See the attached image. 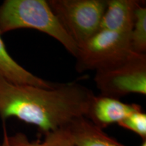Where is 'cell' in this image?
<instances>
[{"label":"cell","instance_id":"1","mask_svg":"<svg viewBox=\"0 0 146 146\" xmlns=\"http://www.w3.org/2000/svg\"><path fill=\"white\" fill-rule=\"evenodd\" d=\"M94 96L76 82L44 88L10 83L0 75V117L18 118L36 126L43 135L85 116Z\"/></svg>","mask_w":146,"mask_h":146},{"label":"cell","instance_id":"2","mask_svg":"<svg viewBox=\"0 0 146 146\" xmlns=\"http://www.w3.org/2000/svg\"><path fill=\"white\" fill-rule=\"evenodd\" d=\"M31 29L59 41L76 57L78 45L62 26L46 0H5L0 5V33Z\"/></svg>","mask_w":146,"mask_h":146},{"label":"cell","instance_id":"3","mask_svg":"<svg viewBox=\"0 0 146 146\" xmlns=\"http://www.w3.org/2000/svg\"><path fill=\"white\" fill-rule=\"evenodd\" d=\"M133 53L130 35L100 29L78 47L76 69L79 72L104 70L122 62Z\"/></svg>","mask_w":146,"mask_h":146},{"label":"cell","instance_id":"4","mask_svg":"<svg viewBox=\"0 0 146 146\" xmlns=\"http://www.w3.org/2000/svg\"><path fill=\"white\" fill-rule=\"evenodd\" d=\"M48 3L78 47L100 29L107 0H49Z\"/></svg>","mask_w":146,"mask_h":146},{"label":"cell","instance_id":"5","mask_svg":"<svg viewBox=\"0 0 146 146\" xmlns=\"http://www.w3.org/2000/svg\"><path fill=\"white\" fill-rule=\"evenodd\" d=\"M94 81L102 96L114 99L146 94V54L133 53L127 59L96 72Z\"/></svg>","mask_w":146,"mask_h":146},{"label":"cell","instance_id":"6","mask_svg":"<svg viewBox=\"0 0 146 146\" xmlns=\"http://www.w3.org/2000/svg\"><path fill=\"white\" fill-rule=\"evenodd\" d=\"M141 108L135 104H126L102 95L93 96L85 117L94 125L104 129L113 124H118L137 110Z\"/></svg>","mask_w":146,"mask_h":146},{"label":"cell","instance_id":"7","mask_svg":"<svg viewBox=\"0 0 146 146\" xmlns=\"http://www.w3.org/2000/svg\"><path fill=\"white\" fill-rule=\"evenodd\" d=\"M140 3L137 0H107L100 29L130 35L135 9Z\"/></svg>","mask_w":146,"mask_h":146},{"label":"cell","instance_id":"8","mask_svg":"<svg viewBox=\"0 0 146 146\" xmlns=\"http://www.w3.org/2000/svg\"><path fill=\"white\" fill-rule=\"evenodd\" d=\"M76 146H126L81 116L65 127Z\"/></svg>","mask_w":146,"mask_h":146},{"label":"cell","instance_id":"9","mask_svg":"<svg viewBox=\"0 0 146 146\" xmlns=\"http://www.w3.org/2000/svg\"><path fill=\"white\" fill-rule=\"evenodd\" d=\"M0 75L7 81L20 85L51 88L56 83H50L38 77L16 62L9 54L0 33Z\"/></svg>","mask_w":146,"mask_h":146},{"label":"cell","instance_id":"10","mask_svg":"<svg viewBox=\"0 0 146 146\" xmlns=\"http://www.w3.org/2000/svg\"><path fill=\"white\" fill-rule=\"evenodd\" d=\"M43 140L31 141L25 133L8 135L4 129L1 146H76L66 127L43 134Z\"/></svg>","mask_w":146,"mask_h":146},{"label":"cell","instance_id":"11","mask_svg":"<svg viewBox=\"0 0 146 146\" xmlns=\"http://www.w3.org/2000/svg\"><path fill=\"white\" fill-rule=\"evenodd\" d=\"M142 2L135 9L134 23L130 33L131 50L137 54H146V8Z\"/></svg>","mask_w":146,"mask_h":146},{"label":"cell","instance_id":"12","mask_svg":"<svg viewBox=\"0 0 146 146\" xmlns=\"http://www.w3.org/2000/svg\"><path fill=\"white\" fill-rule=\"evenodd\" d=\"M118 125L122 128L135 133L143 141L146 140V114L141 108L131 113Z\"/></svg>","mask_w":146,"mask_h":146},{"label":"cell","instance_id":"13","mask_svg":"<svg viewBox=\"0 0 146 146\" xmlns=\"http://www.w3.org/2000/svg\"><path fill=\"white\" fill-rule=\"evenodd\" d=\"M139 146H146V140L142 141V143Z\"/></svg>","mask_w":146,"mask_h":146}]
</instances>
